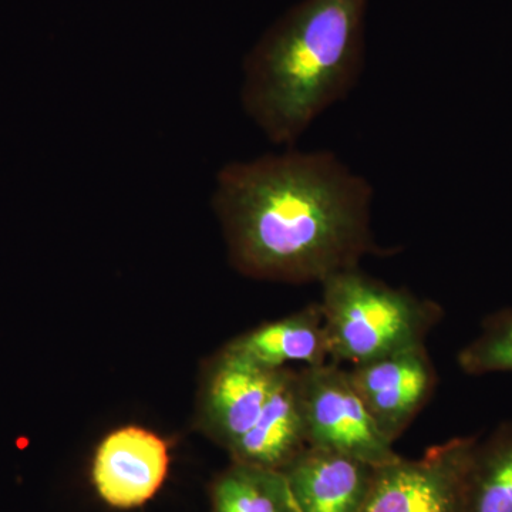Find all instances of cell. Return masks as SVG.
Instances as JSON below:
<instances>
[{"label": "cell", "instance_id": "1", "mask_svg": "<svg viewBox=\"0 0 512 512\" xmlns=\"http://www.w3.org/2000/svg\"><path fill=\"white\" fill-rule=\"evenodd\" d=\"M373 188L332 151L266 154L217 174L212 207L229 261L249 278L322 284L386 255L372 231Z\"/></svg>", "mask_w": 512, "mask_h": 512}, {"label": "cell", "instance_id": "2", "mask_svg": "<svg viewBox=\"0 0 512 512\" xmlns=\"http://www.w3.org/2000/svg\"><path fill=\"white\" fill-rule=\"evenodd\" d=\"M367 3L302 0L252 47L242 106L271 143L291 148L352 92L365 67Z\"/></svg>", "mask_w": 512, "mask_h": 512}, {"label": "cell", "instance_id": "3", "mask_svg": "<svg viewBox=\"0 0 512 512\" xmlns=\"http://www.w3.org/2000/svg\"><path fill=\"white\" fill-rule=\"evenodd\" d=\"M319 305L330 362L350 367L426 346L444 318L439 303L394 288L357 268L323 281Z\"/></svg>", "mask_w": 512, "mask_h": 512}, {"label": "cell", "instance_id": "4", "mask_svg": "<svg viewBox=\"0 0 512 512\" xmlns=\"http://www.w3.org/2000/svg\"><path fill=\"white\" fill-rule=\"evenodd\" d=\"M298 389L308 447L345 454L373 467L400 457L377 429L348 370L333 362L303 367Z\"/></svg>", "mask_w": 512, "mask_h": 512}, {"label": "cell", "instance_id": "5", "mask_svg": "<svg viewBox=\"0 0 512 512\" xmlns=\"http://www.w3.org/2000/svg\"><path fill=\"white\" fill-rule=\"evenodd\" d=\"M478 436L454 437L423 456L375 468L360 512H466L467 481Z\"/></svg>", "mask_w": 512, "mask_h": 512}, {"label": "cell", "instance_id": "6", "mask_svg": "<svg viewBox=\"0 0 512 512\" xmlns=\"http://www.w3.org/2000/svg\"><path fill=\"white\" fill-rule=\"evenodd\" d=\"M285 369H268L225 346L205 367L198 426L229 451L251 430Z\"/></svg>", "mask_w": 512, "mask_h": 512}, {"label": "cell", "instance_id": "7", "mask_svg": "<svg viewBox=\"0 0 512 512\" xmlns=\"http://www.w3.org/2000/svg\"><path fill=\"white\" fill-rule=\"evenodd\" d=\"M350 382L377 429L396 443L436 390V366L426 346L348 369Z\"/></svg>", "mask_w": 512, "mask_h": 512}, {"label": "cell", "instance_id": "8", "mask_svg": "<svg viewBox=\"0 0 512 512\" xmlns=\"http://www.w3.org/2000/svg\"><path fill=\"white\" fill-rule=\"evenodd\" d=\"M170 468L167 443L153 431L130 426L104 437L92 464V481L101 500L130 510L150 501Z\"/></svg>", "mask_w": 512, "mask_h": 512}, {"label": "cell", "instance_id": "9", "mask_svg": "<svg viewBox=\"0 0 512 512\" xmlns=\"http://www.w3.org/2000/svg\"><path fill=\"white\" fill-rule=\"evenodd\" d=\"M375 468L345 454L306 447L282 474L298 512H360Z\"/></svg>", "mask_w": 512, "mask_h": 512}, {"label": "cell", "instance_id": "10", "mask_svg": "<svg viewBox=\"0 0 512 512\" xmlns=\"http://www.w3.org/2000/svg\"><path fill=\"white\" fill-rule=\"evenodd\" d=\"M306 447L298 372L288 367L254 426L228 454L234 463L282 471Z\"/></svg>", "mask_w": 512, "mask_h": 512}, {"label": "cell", "instance_id": "11", "mask_svg": "<svg viewBox=\"0 0 512 512\" xmlns=\"http://www.w3.org/2000/svg\"><path fill=\"white\" fill-rule=\"evenodd\" d=\"M228 346L258 365L274 370L288 369L292 363L313 367L330 362L328 336L319 302L249 330Z\"/></svg>", "mask_w": 512, "mask_h": 512}, {"label": "cell", "instance_id": "12", "mask_svg": "<svg viewBox=\"0 0 512 512\" xmlns=\"http://www.w3.org/2000/svg\"><path fill=\"white\" fill-rule=\"evenodd\" d=\"M466 512H512V421L478 440L467 481Z\"/></svg>", "mask_w": 512, "mask_h": 512}, {"label": "cell", "instance_id": "13", "mask_svg": "<svg viewBox=\"0 0 512 512\" xmlns=\"http://www.w3.org/2000/svg\"><path fill=\"white\" fill-rule=\"evenodd\" d=\"M212 512H298L282 471L234 463L215 480Z\"/></svg>", "mask_w": 512, "mask_h": 512}, {"label": "cell", "instance_id": "14", "mask_svg": "<svg viewBox=\"0 0 512 512\" xmlns=\"http://www.w3.org/2000/svg\"><path fill=\"white\" fill-rule=\"evenodd\" d=\"M457 365L467 376L512 373V308L484 319L477 338L458 352Z\"/></svg>", "mask_w": 512, "mask_h": 512}]
</instances>
